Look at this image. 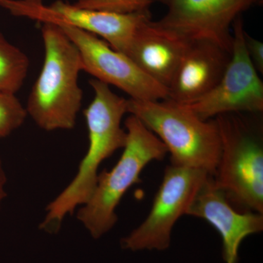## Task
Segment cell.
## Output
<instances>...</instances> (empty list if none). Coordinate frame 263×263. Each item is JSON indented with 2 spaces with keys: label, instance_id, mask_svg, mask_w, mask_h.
Returning a JSON list of instances; mask_svg holds the SVG:
<instances>
[{
  "label": "cell",
  "instance_id": "cell-1",
  "mask_svg": "<svg viewBox=\"0 0 263 263\" xmlns=\"http://www.w3.org/2000/svg\"><path fill=\"white\" fill-rule=\"evenodd\" d=\"M41 36L44 60L29 93L27 114L43 130H70L82 105L79 79L84 69L80 53L56 24L43 23Z\"/></svg>",
  "mask_w": 263,
  "mask_h": 263
},
{
  "label": "cell",
  "instance_id": "cell-2",
  "mask_svg": "<svg viewBox=\"0 0 263 263\" xmlns=\"http://www.w3.org/2000/svg\"><path fill=\"white\" fill-rule=\"evenodd\" d=\"M124 126L127 140L120 159L113 168L99 174L94 191L77 212L78 220L95 239L117 224L118 205L129 189L141 181L147 164L163 160L167 154L160 138L136 116L130 114Z\"/></svg>",
  "mask_w": 263,
  "mask_h": 263
},
{
  "label": "cell",
  "instance_id": "cell-3",
  "mask_svg": "<svg viewBox=\"0 0 263 263\" xmlns=\"http://www.w3.org/2000/svg\"><path fill=\"white\" fill-rule=\"evenodd\" d=\"M128 114L136 116L160 138L171 155V164L214 176L221 155L220 136L214 119L202 120L169 99L129 98Z\"/></svg>",
  "mask_w": 263,
  "mask_h": 263
},
{
  "label": "cell",
  "instance_id": "cell-4",
  "mask_svg": "<svg viewBox=\"0 0 263 263\" xmlns=\"http://www.w3.org/2000/svg\"><path fill=\"white\" fill-rule=\"evenodd\" d=\"M243 114H224L214 118L220 136L221 155L212 177L228 201L262 214V133Z\"/></svg>",
  "mask_w": 263,
  "mask_h": 263
},
{
  "label": "cell",
  "instance_id": "cell-5",
  "mask_svg": "<svg viewBox=\"0 0 263 263\" xmlns=\"http://www.w3.org/2000/svg\"><path fill=\"white\" fill-rule=\"evenodd\" d=\"M210 176L202 170L167 166L149 214L122 238V248L132 252L168 249L175 224L186 214L194 197Z\"/></svg>",
  "mask_w": 263,
  "mask_h": 263
},
{
  "label": "cell",
  "instance_id": "cell-6",
  "mask_svg": "<svg viewBox=\"0 0 263 263\" xmlns=\"http://www.w3.org/2000/svg\"><path fill=\"white\" fill-rule=\"evenodd\" d=\"M0 7L15 16L32 19L41 24L70 26L94 34L122 53L138 27L152 18L150 10L122 14L81 8L62 0L49 5L38 0H0Z\"/></svg>",
  "mask_w": 263,
  "mask_h": 263
},
{
  "label": "cell",
  "instance_id": "cell-7",
  "mask_svg": "<svg viewBox=\"0 0 263 263\" xmlns=\"http://www.w3.org/2000/svg\"><path fill=\"white\" fill-rule=\"evenodd\" d=\"M232 28L231 58L220 81L205 96L184 105L202 120L224 114L263 110V83L246 49L242 15L235 19Z\"/></svg>",
  "mask_w": 263,
  "mask_h": 263
},
{
  "label": "cell",
  "instance_id": "cell-8",
  "mask_svg": "<svg viewBox=\"0 0 263 263\" xmlns=\"http://www.w3.org/2000/svg\"><path fill=\"white\" fill-rule=\"evenodd\" d=\"M57 26L79 50L84 71L95 79L122 90L132 100L168 99L167 88L151 79L129 57L116 51L101 38L70 26Z\"/></svg>",
  "mask_w": 263,
  "mask_h": 263
},
{
  "label": "cell",
  "instance_id": "cell-9",
  "mask_svg": "<svg viewBox=\"0 0 263 263\" xmlns=\"http://www.w3.org/2000/svg\"><path fill=\"white\" fill-rule=\"evenodd\" d=\"M167 12L155 23L190 41L205 40L231 52L233 22L263 0H157Z\"/></svg>",
  "mask_w": 263,
  "mask_h": 263
},
{
  "label": "cell",
  "instance_id": "cell-10",
  "mask_svg": "<svg viewBox=\"0 0 263 263\" xmlns=\"http://www.w3.org/2000/svg\"><path fill=\"white\" fill-rule=\"evenodd\" d=\"M186 215L205 219L217 230L222 239L226 263H238L242 241L263 230L262 214L235 210L224 193L216 187L212 176L197 192Z\"/></svg>",
  "mask_w": 263,
  "mask_h": 263
},
{
  "label": "cell",
  "instance_id": "cell-11",
  "mask_svg": "<svg viewBox=\"0 0 263 263\" xmlns=\"http://www.w3.org/2000/svg\"><path fill=\"white\" fill-rule=\"evenodd\" d=\"M231 58L212 41L190 42L168 87V99L187 105L205 96L219 82Z\"/></svg>",
  "mask_w": 263,
  "mask_h": 263
},
{
  "label": "cell",
  "instance_id": "cell-12",
  "mask_svg": "<svg viewBox=\"0 0 263 263\" xmlns=\"http://www.w3.org/2000/svg\"><path fill=\"white\" fill-rule=\"evenodd\" d=\"M190 42L157 25L151 18L137 29L124 54L151 79L168 89Z\"/></svg>",
  "mask_w": 263,
  "mask_h": 263
},
{
  "label": "cell",
  "instance_id": "cell-13",
  "mask_svg": "<svg viewBox=\"0 0 263 263\" xmlns=\"http://www.w3.org/2000/svg\"><path fill=\"white\" fill-rule=\"evenodd\" d=\"M29 67L27 54L0 32V91L16 94L23 86Z\"/></svg>",
  "mask_w": 263,
  "mask_h": 263
},
{
  "label": "cell",
  "instance_id": "cell-14",
  "mask_svg": "<svg viewBox=\"0 0 263 263\" xmlns=\"http://www.w3.org/2000/svg\"><path fill=\"white\" fill-rule=\"evenodd\" d=\"M28 117L27 109L15 94L0 91V138L19 129Z\"/></svg>",
  "mask_w": 263,
  "mask_h": 263
},
{
  "label": "cell",
  "instance_id": "cell-15",
  "mask_svg": "<svg viewBox=\"0 0 263 263\" xmlns=\"http://www.w3.org/2000/svg\"><path fill=\"white\" fill-rule=\"evenodd\" d=\"M157 0H79L74 3L81 8L131 14L149 10Z\"/></svg>",
  "mask_w": 263,
  "mask_h": 263
},
{
  "label": "cell",
  "instance_id": "cell-16",
  "mask_svg": "<svg viewBox=\"0 0 263 263\" xmlns=\"http://www.w3.org/2000/svg\"><path fill=\"white\" fill-rule=\"evenodd\" d=\"M246 49L254 67L259 73L263 74V43L245 32Z\"/></svg>",
  "mask_w": 263,
  "mask_h": 263
},
{
  "label": "cell",
  "instance_id": "cell-17",
  "mask_svg": "<svg viewBox=\"0 0 263 263\" xmlns=\"http://www.w3.org/2000/svg\"><path fill=\"white\" fill-rule=\"evenodd\" d=\"M7 183H8V178L5 172L4 164L0 158V208L8 195L6 190Z\"/></svg>",
  "mask_w": 263,
  "mask_h": 263
},
{
  "label": "cell",
  "instance_id": "cell-18",
  "mask_svg": "<svg viewBox=\"0 0 263 263\" xmlns=\"http://www.w3.org/2000/svg\"><path fill=\"white\" fill-rule=\"evenodd\" d=\"M38 1H40V2H43V0H38Z\"/></svg>",
  "mask_w": 263,
  "mask_h": 263
},
{
  "label": "cell",
  "instance_id": "cell-19",
  "mask_svg": "<svg viewBox=\"0 0 263 263\" xmlns=\"http://www.w3.org/2000/svg\"><path fill=\"white\" fill-rule=\"evenodd\" d=\"M78 1H79V0H78Z\"/></svg>",
  "mask_w": 263,
  "mask_h": 263
}]
</instances>
